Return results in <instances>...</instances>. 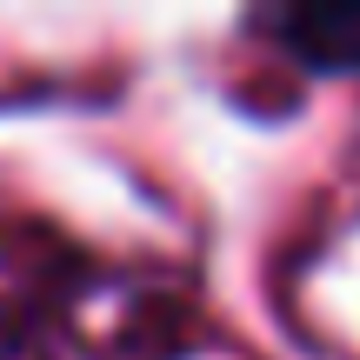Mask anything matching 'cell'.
Wrapping results in <instances>:
<instances>
[{"instance_id":"6da1fadb","label":"cell","mask_w":360,"mask_h":360,"mask_svg":"<svg viewBox=\"0 0 360 360\" xmlns=\"http://www.w3.org/2000/svg\"><path fill=\"white\" fill-rule=\"evenodd\" d=\"M281 40L314 67H360V0H327V7L281 13Z\"/></svg>"}]
</instances>
